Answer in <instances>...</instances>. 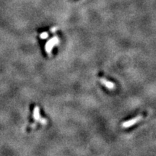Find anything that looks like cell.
<instances>
[{
  "label": "cell",
  "instance_id": "6",
  "mask_svg": "<svg viewBox=\"0 0 156 156\" xmlns=\"http://www.w3.org/2000/svg\"><path fill=\"white\" fill-rule=\"evenodd\" d=\"M39 122H40L41 124H42L43 125H46V124H47V120L44 118L41 119L40 121H39Z\"/></svg>",
  "mask_w": 156,
  "mask_h": 156
},
{
  "label": "cell",
  "instance_id": "5",
  "mask_svg": "<svg viewBox=\"0 0 156 156\" xmlns=\"http://www.w3.org/2000/svg\"><path fill=\"white\" fill-rule=\"evenodd\" d=\"M48 36H49V35H48V33L46 32H44V33H41V35H40V38H42V39L47 38Z\"/></svg>",
  "mask_w": 156,
  "mask_h": 156
},
{
  "label": "cell",
  "instance_id": "2",
  "mask_svg": "<svg viewBox=\"0 0 156 156\" xmlns=\"http://www.w3.org/2000/svg\"><path fill=\"white\" fill-rule=\"evenodd\" d=\"M143 119V116H142V115H139V116L135 117V118L132 119L124 122V123L122 124V127H123L124 128L130 127L131 126H132V125H134V124H135L136 123H137V122H140V121L141 119Z\"/></svg>",
  "mask_w": 156,
  "mask_h": 156
},
{
  "label": "cell",
  "instance_id": "1",
  "mask_svg": "<svg viewBox=\"0 0 156 156\" xmlns=\"http://www.w3.org/2000/svg\"><path fill=\"white\" fill-rule=\"evenodd\" d=\"M59 39L58 37L54 36V38H52L45 45V50L46 52L48 54H50L51 53L52 49L56 45L59 44Z\"/></svg>",
  "mask_w": 156,
  "mask_h": 156
},
{
  "label": "cell",
  "instance_id": "4",
  "mask_svg": "<svg viewBox=\"0 0 156 156\" xmlns=\"http://www.w3.org/2000/svg\"><path fill=\"white\" fill-rule=\"evenodd\" d=\"M33 117L34 119V120L37 121V122H39L41 119L40 115V109H39L38 106H35L34 109H33Z\"/></svg>",
  "mask_w": 156,
  "mask_h": 156
},
{
  "label": "cell",
  "instance_id": "3",
  "mask_svg": "<svg viewBox=\"0 0 156 156\" xmlns=\"http://www.w3.org/2000/svg\"><path fill=\"white\" fill-rule=\"evenodd\" d=\"M100 83H101L102 85H105L106 88L109 89V90H113V89H114L115 88L114 83H113L112 82L108 80H106L104 77L100 78Z\"/></svg>",
  "mask_w": 156,
  "mask_h": 156
}]
</instances>
